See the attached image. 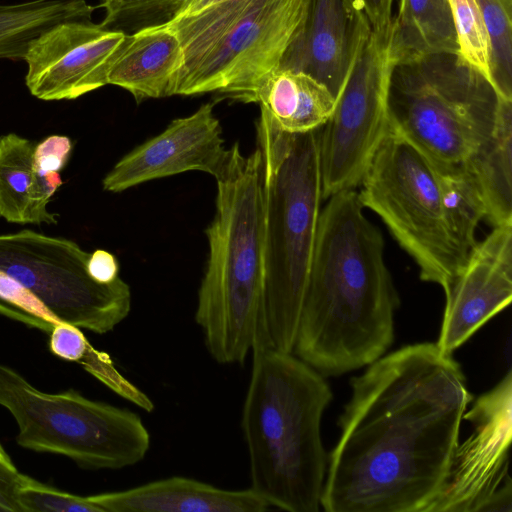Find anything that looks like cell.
<instances>
[{"mask_svg": "<svg viewBox=\"0 0 512 512\" xmlns=\"http://www.w3.org/2000/svg\"><path fill=\"white\" fill-rule=\"evenodd\" d=\"M328 459L326 512H427L459 442L472 397L436 343L405 346L351 381Z\"/></svg>", "mask_w": 512, "mask_h": 512, "instance_id": "cell-1", "label": "cell"}, {"mask_svg": "<svg viewBox=\"0 0 512 512\" xmlns=\"http://www.w3.org/2000/svg\"><path fill=\"white\" fill-rule=\"evenodd\" d=\"M327 199L292 353L323 376H338L370 365L391 346L400 298L384 239L358 192Z\"/></svg>", "mask_w": 512, "mask_h": 512, "instance_id": "cell-2", "label": "cell"}, {"mask_svg": "<svg viewBox=\"0 0 512 512\" xmlns=\"http://www.w3.org/2000/svg\"><path fill=\"white\" fill-rule=\"evenodd\" d=\"M251 353L241 415L250 488L270 507L317 512L328 467L321 420L332 390L293 353L259 342Z\"/></svg>", "mask_w": 512, "mask_h": 512, "instance_id": "cell-3", "label": "cell"}, {"mask_svg": "<svg viewBox=\"0 0 512 512\" xmlns=\"http://www.w3.org/2000/svg\"><path fill=\"white\" fill-rule=\"evenodd\" d=\"M216 211L205 230L208 260L195 321L219 364L243 363L264 342L263 166L259 149L229 148L215 177Z\"/></svg>", "mask_w": 512, "mask_h": 512, "instance_id": "cell-4", "label": "cell"}, {"mask_svg": "<svg viewBox=\"0 0 512 512\" xmlns=\"http://www.w3.org/2000/svg\"><path fill=\"white\" fill-rule=\"evenodd\" d=\"M263 166L264 342L292 353L321 213L319 129L279 130L260 111Z\"/></svg>", "mask_w": 512, "mask_h": 512, "instance_id": "cell-5", "label": "cell"}, {"mask_svg": "<svg viewBox=\"0 0 512 512\" xmlns=\"http://www.w3.org/2000/svg\"><path fill=\"white\" fill-rule=\"evenodd\" d=\"M308 0H222L166 23L183 49L170 96L218 92L250 102L278 69L300 29Z\"/></svg>", "mask_w": 512, "mask_h": 512, "instance_id": "cell-6", "label": "cell"}, {"mask_svg": "<svg viewBox=\"0 0 512 512\" xmlns=\"http://www.w3.org/2000/svg\"><path fill=\"white\" fill-rule=\"evenodd\" d=\"M499 98L491 82L459 54L427 55L393 67L389 131L436 168L457 166L491 134Z\"/></svg>", "mask_w": 512, "mask_h": 512, "instance_id": "cell-7", "label": "cell"}, {"mask_svg": "<svg viewBox=\"0 0 512 512\" xmlns=\"http://www.w3.org/2000/svg\"><path fill=\"white\" fill-rule=\"evenodd\" d=\"M0 405L15 419L21 447L62 455L87 470L122 469L142 461L150 434L128 409L69 389L47 393L0 363Z\"/></svg>", "mask_w": 512, "mask_h": 512, "instance_id": "cell-8", "label": "cell"}, {"mask_svg": "<svg viewBox=\"0 0 512 512\" xmlns=\"http://www.w3.org/2000/svg\"><path fill=\"white\" fill-rule=\"evenodd\" d=\"M358 192L419 268L421 280L445 290L466 262L445 219L438 171L408 141L388 130Z\"/></svg>", "mask_w": 512, "mask_h": 512, "instance_id": "cell-9", "label": "cell"}, {"mask_svg": "<svg viewBox=\"0 0 512 512\" xmlns=\"http://www.w3.org/2000/svg\"><path fill=\"white\" fill-rule=\"evenodd\" d=\"M90 253L76 242L24 229L0 234V271L29 291L60 323L97 334L129 314L132 295L120 277L109 284L87 272Z\"/></svg>", "mask_w": 512, "mask_h": 512, "instance_id": "cell-10", "label": "cell"}, {"mask_svg": "<svg viewBox=\"0 0 512 512\" xmlns=\"http://www.w3.org/2000/svg\"><path fill=\"white\" fill-rule=\"evenodd\" d=\"M394 64L388 38L372 31L360 48L333 112L318 134L323 199L355 189L388 133Z\"/></svg>", "mask_w": 512, "mask_h": 512, "instance_id": "cell-11", "label": "cell"}, {"mask_svg": "<svg viewBox=\"0 0 512 512\" xmlns=\"http://www.w3.org/2000/svg\"><path fill=\"white\" fill-rule=\"evenodd\" d=\"M473 430L458 442L445 481L427 512H511L508 451L512 436V374L464 413Z\"/></svg>", "mask_w": 512, "mask_h": 512, "instance_id": "cell-12", "label": "cell"}, {"mask_svg": "<svg viewBox=\"0 0 512 512\" xmlns=\"http://www.w3.org/2000/svg\"><path fill=\"white\" fill-rule=\"evenodd\" d=\"M128 36L91 20L49 27L29 42L23 58L29 92L45 101L73 100L107 85Z\"/></svg>", "mask_w": 512, "mask_h": 512, "instance_id": "cell-13", "label": "cell"}, {"mask_svg": "<svg viewBox=\"0 0 512 512\" xmlns=\"http://www.w3.org/2000/svg\"><path fill=\"white\" fill-rule=\"evenodd\" d=\"M229 156L214 104L174 119L161 133L124 155L102 180L105 191L123 192L139 184L188 171L214 178Z\"/></svg>", "mask_w": 512, "mask_h": 512, "instance_id": "cell-14", "label": "cell"}, {"mask_svg": "<svg viewBox=\"0 0 512 512\" xmlns=\"http://www.w3.org/2000/svg\"><path fill=\"white\" fill-rule=\"evenodd\" d=\"M444 293L445 309L436 345L452 355L511 302L512 224L493 227L475 244Z\"/></svg>", "mask_w": 512, "mask_h": 512, "instance_id": "cell-15", "label": "cell"}, {"mask_svg": "<svg viewBox=\"0 0 512 512\" xmlns=\"http://www.w3.org/2000/svg\"><path fill=\"white\" fill-rule=\"evenodd\" d=\"M371 31L355 0H308L305 19L278 68L310 75L336 99Z\"/></svg>", "mask_w": 512, "mask_h": 512, "instance_id": "cell-16", "label": "cell"}, {"mask_svg": "<svg viewBox=\"0 0 512 512\" xmlns=\"http://www.w3.org/2000/svg\"><path fill=\"white\" fill-rule=\"evenodd\" d=\"M82 503L86 512H263L270 508L251 488L227 490L182 476L82 496Z\"/></svg>", "mask_w": 512, "mask_h": 512, "instance_id": "cell-17", "label": "cell"}, {"mask_svg": "<svg viewBox=\"0 0 512 512\" xmlns=\"http://www.w3.org/2000/svg\"><path fill=\"white\" fill-rule=\"evenodd\" d=\"M182 63V45L172 29L165 24L145 28L129 34L108 84L127 90L137 103L167 97Z\"/></svg>", "mask_w": 512, "mask_h": 512, "instance_id": "cell-18", "label": "cell"}, {"mask_svg": "<svg viewBox=\"0 0 512 512\" xmlns=\"http://www.w3.org/2000/svg\"><path fill=\"white\" fill-rule=\"evenodd\" d=\"M35 146L15 133L0 136V217L10 223H57L47 206L62 180L59 173L38 172Z\"/></svg>", "mask_w": 512, "mask_h": 512, "instance_id": "cell-19", "label": "cell"}, {"mask_svg": "<svg viewBox=\"0 0 512 512\" xmlns=\"http://www.w3.org/2000/svg\"><path fill=\"white\" fill-rule=\"evenodd\" d=\"M250 102L259 104L272 123L286 133L320 129L331 116L336 99L310 75L275 69L255 88Z\"/></svg>", "mask_w": 512, "mask_h": 512, "instance_id": "cell-20", "label": "cell"}, {"mask_svg": "<svg viewBox=\"0 0 512 512\" xmlns=\"http://www.w3.org/2000/svg\"><path fill=\"white\" fill-rule=\"evenodd\" d=\"M388 51L395 65L459 47L448 0H400L392 18Z\"/></svg>", "mask_w": 512, "mask_h": 512, "instance_id": "cell-21", "label": "cell"}, {"mask_svg": "<svg viewBox=\"0 0 512 512\" xmlns=\"http://www.w3.org/2000/svg\"><path fill=\"white\" fill-rule=\"evenodd\" d=\"M512 100L499 98L489 137L465 161L480 191L485 219L493 226L512 224Z\"/></svg>", "mask_w": 512, "mask_h": 512, "instance_id": "cell-22", "label": "cell"}, {"mask_svg": "<svg viewBox=\"0 0 512 512\" xmlns=\"http://www.w3.org/2000/svg\"><path fill=\"white\" fill-rule=\"evenodd\" d=\"M96 7L85 0L0 3V58L23 60L29 42L67 20H91Z\"/></svg>", "mask_w": 512, "mask_h": 512, "instance_id": "cell-23", "label": "cell"}, {"mask_svg": "<svg viewBox=\"0 0 512 512\" xmlns=\"http://www.w3.org/2000/svg\"><path fill=\"white\" fill-rule=\"evenodd\" d=\"M443 209L450 236L460 253L468 257L477 243L476 230L485 219V207L466 163L438 169Z\"/></svg>", "mask_w": 512, "mask_h": 512, "instance_id": "cell-24", "label": "cell"}, {"mask_svg": "<svg viewBox=\"0 0 512 512\" xmlns=\"http://www.w3.org/2000/svg\"><path fill=\"white\" fill-rule=\"evenodd\" d=\"M49 349L63 360L80 363L116 394L143 410L154 409L151 399L115 368L106 353L93 348L80 328L57 322L49 332Z\"/></svg>", "mask_w": 512, "mask_h": 512, "instance_id": "cell-25", "label": "cell"}, {"mask_svg": "<svg viewBox=\"0 0 512 512\" xmlns=\"http://www.w3.org/2000/svg\"><path fill=\"white\" fill-rule=\"evenodd\" d=\"M490 44L492 84L512 100V0H477Z\"/></svg>", "mask_w": 512, "mask_h": 512, "instance_id": "cell-26", "label": "cell"}, {"mask_svg": "<svg viewBox=\"0 0 512 512\" xmlns=\"http://www.w3.org/2000/svg\"><path fill=\"white\" fill-rule=\"evenodd\" d=\"M448 1L457 35L459 55L492 84L489 38L478 1Z\"/></svg>", "mask_w": 512, "mask_h": 512, "instance_id": "cell-27", "label": "cell"}, {"mask_svg": "<svg viewBox=\"0 0 512 512\" xmlns=\"http://www.w3.org/2000/svg\"><path fill=\"white\" fill-rule=\"evenodd\" d=\"M184 0H102L101 26L122 32L166 24L175 18ZM128 34V33H127Z\"/></svg>", "mask_w": 512, "mask_h": 512, "instance_id": "cell-28", "label": "cell"}, {"mask_svg": "<svg viewBox=\"0 0 512 512\" xmlns=\"http://www.w3.org/2000/svg\"><path fill=\"white\" fill-rule=\"evenodd\" d=\"M0 313L49 334L57 321L21 284L0 271Z\"/></svg>", "mask_w": 512, "mask_h": 512, "instance_id": "cell-29", "label": "cell"}, {"mask_svg": "<svg viewBox=\"0 0 512 512\" xmlns=\"http://www.w3.org/2000/svg\"><path fill=\"white\" fill-rule=\"evenodd\" d=\"M72 151L69 137L51 135L35 146L34 163L42 175L59 173L67 163Z\"/></svg>", "mask_w": 512, "mask_h": 512, "instance_id": "cell-30", "label": "cell"}, {"mask_svg": "<svg viewBox=\"0 0 512 512\" xmlns=\"http://www.w3.org/2000/svg\"><path fill=\"white\" fill-rule=\"evenodd\" d=\"M24 477L0 444V512H23L18 492Z\"/></svg>", "mask_w": 512, "mask_h": 512, "instance_id": "cell-31", "label": "cell"}, {"mask_svg": "<svg viewBox=\"0 0 512 512\" xmlns=\"http://www.w3.org/2000/svg\"><path fill=\"white\" fill-rule=\"evenodd\" d=\"M365 13L372 32L382 38H389L392 22L393 0H355Z\"/></svg>", "mask_w": 512, "mask_h": 512, "instance_id": "cell-32", "label": "cell"}, {"mask_svg": "<svg viewBox=\"0 0 512 512\" xmlns=\"http://www.w3.org/2000/svg\"><path fill=\"white\" fill-rule=\"evenodd\" d=\"M87 272L94 281L109 284L119 278V263L109 251L96 249L90 253Z\"/></svg>", "mask_w": 512, "mask_h": 512, "instance_id": "cell-33", "label": "cell"}, {"mask_svg": "<svg viewBox=\"0 0 512 512\" xmlns=\"http://www.w3.org/2000/svg\"><path fill=\"white\" fill-rule=\"evenodd\" d=\"M222 0H184L177 16L192 14Z\"/></svg>", "mask_w": 512, "mask_h": 512, "instance_id": "cell-34", "label": "cell"}]
</instances>
